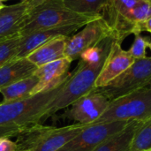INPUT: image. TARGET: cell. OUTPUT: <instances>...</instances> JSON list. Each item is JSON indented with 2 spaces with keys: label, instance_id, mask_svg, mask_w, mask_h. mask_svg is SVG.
<instances>
[{
  "label": "cell",
  "instance_id": "cell-1",
  "mask_svg": "<svg viewBox=\"0 0 151 151\" xmlns=\"http://www.w3.org/2000/svg\"><path fill=\"white\" fill-rule=\"evenodd\" d=\"M105 60L99 63H88L80 59L74 71L70 73L59 85L58 94L47 105L40 123L42 124L58 111L70 107L78 99L92 91Z\"/></svg>",
  "mask_w": 151,
  "mask_h": 151
},
{
  "label": "cell",
  "instance_id": "cell-2",
  "mask_svg": "<svg viewBox=\"0 0 151 151\" xmlns=\"http://www.w3.org/2000/svg\"><path fill=\"white\" fill-rule=\"evenodd\" d=\"M98 17L100 16H89L75 12L67 8L62 0H47L26 13L19 35L25 36L42 29L73 25L85 26Z\"/></svg>",
  "mask_w": 151,
  "mask_h": 151
},
{
  "label": "cell",
  "instance_id": "cell-3",
  "mask_svg": "<svg viewBox=\"0 0 151 151\" xmlns=\"http://www.w3.org/2000/svg\"><path fill=\"white\" fill-rule=\"evenodd\" d=\"M59 85L54 89L41 92L25 99L1 103L0 127H24L28 125L40 123L41 117L47 105L54 99L58 92Z\"/></svg>",
  "mask_w": 151,
  "mask_h": 151
},
{
  "label": "cell",
  "instance_id": "cell-4",
  "mask_svg": "<svg viewBox=\"0 0 151 151\" xmlns=\"http://www.w3.org/2000/svg\"><path fill=\"white\" fill-rule=\"evenodd\" d=\"M150 117L151 87H146L111 101L106 111L93 124L113 121H145Z\"/></svg>",
  "mask_w": 151,
  "mask_h": 151
},
{
  "label": "cell",
  "instance_id": "cell-5",
  "mask_svg": "<svg viewBox=\"0 0 151 151\" xmlns=\"http://www.w3.org/2000/svg\"><path fill=\"white\" fill-rule=\"evenodd\" d=\"M151 78V57L135 59L134 64L123 73L106 86L94 90L106 96L110 101L128 95L135 90L148 87Z\"/></svg>",
  "mask_w": 151,
  "mask_h": 151
},
{
  "label": "cell",
  "instance_id": "cell-6",
  "mask_svg": "<svg viewBox=\"0 0 151 151\" xmlns=\"http://www.w3.org/2000/svg\"><path fill=\"white\" fill-rule=\"evenodd\" d=\"M111 35H113L111 27L100 16L83 26L80 32L67 38L65 57L73 62L80 58L85 50L94 47Z\"/></svg>",
  "mask_w": 151,
  "mask_h": 151
},
{
  "label": "cell",
  "instance_id": "cell-7",
  "mask_svg": "<svg viewBox=\"0 0 151 151\" xmlns=\"http://www.w3.org/2000/svg\"><path fill=\"white\" fill-rule=\"evenodd\" d=\"M130 121L88 125L58 151H94L110 136L125 128Z\"/></svg>",
  "mask_w": 151,
  "mask_h": 151
},
{
  "label": "cell",
  "instance_id": "cell-8",
  "mask_svg": "<svg viewBox=\"0 0 151 151\" xmlns=\"http://www.w3.org/2000/svg\"><path fill=\"white\" fill-rule=\"evenodd\" d=\"M111 101L94 89L74 102L65 116L77 123L92 125L108 109Z\"/></svg>",
  "mask_w": 151,
  "mask_h": 151
},
{
  "label": "cell",
  "instance_id": "cell-9",
  "mask_svg": "<svg viewBox=\"0 0 151 151\" xmlns=\"http://www.w3.org/2000/svg\"><path fill=\"white\" fill-rule=\"evenodd\" d=\"M120 42L118 40L112 43L110 54L108 55L104 65L96 81L95 88L106 86L115 78L123 73L134 62V58L128 52L122 49Z\"/></svg>",
  "mask_w": 151,
  "mask_h": 151
},
{
  "label": "cell",
  "instance_id": "cell-10",
  "mask_svg": "<svg viewBox=\"0 0 151 151\" xmlns=\"http://www.w3.org/2000/svg\"><path fill=\"white\" fill-rule=\"evenodd\" d=\"M82 27V25H73L62 27L42 29L31 33L27 35L21 36L15 58H27L31 52L47 42L59 36H71V35Z\"/></svg>",
  "mask_w": 151,
  "mask_h": 151
},
{
  "label": "cell",
  "instance_id": "cell-11",
  "mask_svg": "<svg viewBox=\"0 0 151 151\" xmlns=\"http://www.w3.org/2000/svg\"><path fill=\"white\" fill-rule=\"evenodd\" d=\"M71 63L69 58H63L37 67L35 74L39 78V82L35 88L33 95L50 91L60 85L69 74Z\"/></svg>",
  "mask_w": 151,
  "mask_h": 151
},
{
  "label": "cell",
  "instance_id": "cell-12",
  "mask_svg": "<svg viewBox=\"0 0 151 151\" xmlns=\"http://www.w3.org/2000/svg\"><path fill=\"white\" fill-rule=\"evenodd\" d=\"M88 125L75 123L73 125L55 127H50L39 140L33 151H58L71 140L75 138Z\"/></svg>",
  "mask_w": 151,
  "mask_h": 151
},
{
  "label": "cell",
  "instance_id": "cell-13",
  "mask_svg": "<svg viewBox=\"0 0 151 151\" xmlns=\"http://www.w3.org/2000/svg\"><path fill=\"white\" fill-rule=\"evenodd\" d=\"M27 9V0L6 5L0 11V42L19 35Z\"/></svg>",
  "mask_w": 151,
  "mask_h": 151
},
{
  "label": "cell",
  "instance_id": "cell-14",
  "mask_svg": "<svg viewBox=\"0 0 151 151\" xmlns=\"http://www.w3.org/2000/svg\"><path fill=\"white\" fill-rule=\"evenodd\" d=\"M68 37L69 36H59L47 42L31 52L27 58L39 67L55 60L65 58V50Z\"/></svg>",
  "mask_w": 151,
  "mask_h": 151
},
{
  "label": "cell",
  "instance_id": "cell-15",
  "mask_svg": "<svg viewBox=\"0 0 151 151\" xmlns=\"http://www.w3.org/2000/svg\"><path fill=\"white\" fill-rule=\"evenodd\" d=\"M37 66L27 58H14L0 67V90L19 80L33 75Z\"/></svg>",
  "mask_w": 151,
  "mask_h": 151
},
{
  "label": "cell",
  "instance_id": "cell-16",
  "mask_svg": "<svg viewBox=\"0 0 151 151\" xmlns=\"http://www.w3.org/2000/svg\"><path fill=\"white\" fill-rule=\"evenodd\" d=\"M142 122L130 121L125 128L110 136L94 151H129L135 132Z\"/></svg>",
  "mask_w": 151,
  "mask_h": 151
},
{
  "label": "cell",
  "instance_id": "cell-17",
  "mask_svg": "<svg viewBox=\"0 0 151 151\" xmlns=\"http://www.w3.org/2000/svg\"><path fill=\"white\" fill-rule=\"evenodd\" d=\"M38 82L39 78L34 73L2 88L0 94L3 96V103L18 101L33 96V91Z\"/></svg>",
  "mask_w": 151,
  "mask_h": 151
},
{
  "label": "cell",
  "instance_id": "cell-18",
  "mask_svg": "<svg viewBox=\"0 0 151 151\" xmlns=\"http://www.w3.org/2000/svg\"><path fill=\"white\" fill-rule=\"evenodd\" d=\"M70 10L89 16H101L110 0H62Z\"/></svg>",
  "mask_w": 151,
  "mask_h": 151
},
{
  "label": "cell",
  "instance_id": "cell-19",
  "mask_svg": "<svg viewBox=\"0 0 151 151\" xmlns=\"http://www.w3.org/2000/svg\"><path fill=\"white\" fill-rule=\"evenodd\" d=\"M151 150V117L142 121L135 132L129 151Z\"/></svg>",
  "mask_w": 151,
  "mask_h": 151
},
{
  "label": "cell",
  "instance_id": "cell-20",
  "mask_svg": "<svg viewBox=\"0 0 151 151\" xmlns=\"http://www.w3.org/2000/svg\"><path fill=\"white\" fill-rule=\"evenodd\" d=\"M21 36L17 35L0 42V67L16 58Z\"/></svg>",
  "mask_w": 151,
  "mask_h": 151
},
{
  "label": "cell",
  "instance_id": "cell-21",
  "mask_svg": "<svg viewBox=\"0 0 151 151\" xmlns=\"http://www.w3.org/2000/svg\"><path fill=\"white\" fill-rule=\"evenodd\" d=\"M151 17V0H141L132 10L130 19L132 24L136 28L142 22L146 21Z\"/></svg>",
  "mask_w": 151,
  "mask_h": 151
},
{
  "label": "cell",
  "instance_id": "cell-22",
  "mask_svg": "<svg viewBox=\"0 0 151 151\" xmlns=\"http://www.w3.org/2000/svg\"><path fill=\"white\" fill-rule=\"evenodd\" d=\"M150 41L148 38L143 37L141 33L134 34V40L132 46L129 48L128 52L134 59H139L147 57L146 50L150 46Z\"/></svg>",
  "mask_w": 151,
  "mask_h": 151
},
{
  "label": "cell",
  "instance_id": "cell-23",
  "mask_svg": "<svg viewBox=\"0 0 151 151\" xmlns=\"http://www.w3.org/2000/svg\"><path fill=\"white\" fill-rule=\"evenodd\" d=\"M0 151H17L15 142L10 140V137L0 138Z\"/></svg>",
  "mask_w": 151,
  "mask_h": 151
},
{
  "label": "cell",
  "instance_id": "cell-24",
  "mask_svg": "<svg viewBox=\"0 0 151 151\" xmlns=\"http://www.w3.org/2000/svg\"><path fill=\"white\" fill-rule=\"evenodd\" d=\"M21 127H0V138L1 137H12L16 136Z\"/></svg>",
  "mask_w": 151,
  "mask_h": 151
},
{
  "label": "cell",
  "instance_id": "cell-25",
  "mask_svg": "<svg viewBox=\"0 0 151 151\" xmlns=\"http://www.w3.org/2000/svg\"><path fill=\"white\" fill-rule=\"evenodd\" d=\"M144 31L151 33V17L150 19H148L146 21L140 24L136 28V33H142V32H144Z\"/></svg>",
  "mask_w": 151,
  "mask_h": 151
},
{
  "label": "cell",
  "instance_id": "cell-26",
  "mask_svg": "<svg viewBox=\"0 0 151 151\" xmlns=\"http://www.w3.org/2000/svg\"><path fill=\"white\" fill-rule=\"evenodd\" d=\"M47 0H27V12L38 7L39 5L42 4L43 3H45Z\"/></svg>",
  "mask_w": 151,
  "mask_h": 151
},
{
  "label": "cell",
  "instance_id": "cell-27",
  "mask_svg": "<svg viewBox=\"0 0 151 151\" xmlns=\"http://www.w3.org/2000/svg\"><path fill=\"white\" fill-rule=\"evenodd\" d=\"M5 6H6V5H4V4L3 3V1H2V0H0V11H1L2 9H4Z\"/></svg>",
  "mask_w": 151,
  "mask_h": 151
},
{
  "label": "cell",
  "instance_id": "cell-28",
  "mask_svg": "<svg viewBox=\"0 0 151 151\" xmlns=\"http://www.w3.org/2000/svg\"><path fill=\"white\" fill-rule=\"evenodd\" d=\"M148 87H151V78L150 80V81H149V83H148Z\"/></svg>",
  "mask_w": 151,
  "mask_h": 151
},
{
  "label": "cell",
  "instance_id": "cell-29",
  "mask_svg": "<svg viewBox=\"0 0 151 151\" xmlns=\"http://www.w3.org/2000/svg\"><path fill=\"white\" fill-rule=\"evenodd\" d=\"M149 48L150 49V50H151V39H150V46H149Z\"/></svg>",
  "mask_w": 151,
  "mask_h": 151
},
{
  "label": "cell",
  "instance_id": "cell-30",
  "mask_svg": "<svg viewBox=\"0 0 151 151\" xmlns=\"http://www.w3.org/2000/svg\"><path fill=\"white\" fill-rule=\"evenodd\" d=\"M2 1H11V0H2ZM21 1H27V0H21Z\"/></svg>",
  "mask_w": 151,
  "mask_h": 151
},
{
  "label": "cell",
  "instance_id": "cell-31",
  "mask_svg": "<svg viewBox=\"0 0 151 151\" xmlns=\"http://www.w3.org/2000/svg\"><path fill=\"white\" fill-rule=\"evenodd\" d=\"M145 151H151V150H145Z\"/></svg>",
  "mask_w": 151,
  "mask_h": 151
},
{
  "label": "cell",
  "instance_id": "cell-32",
  "mask_svg": "<svg viewBox=\"0 0 151 151\" xmlns=\"http://www.w3.org/2000/svg\"><path fill=\"white\" fill-rule=\"evenodd\" d=\"M1 103H2V102H0V104H1Z\"/></svg>",
  "mask_w": 151,
  "mask_h": 151
}]
</instances>
